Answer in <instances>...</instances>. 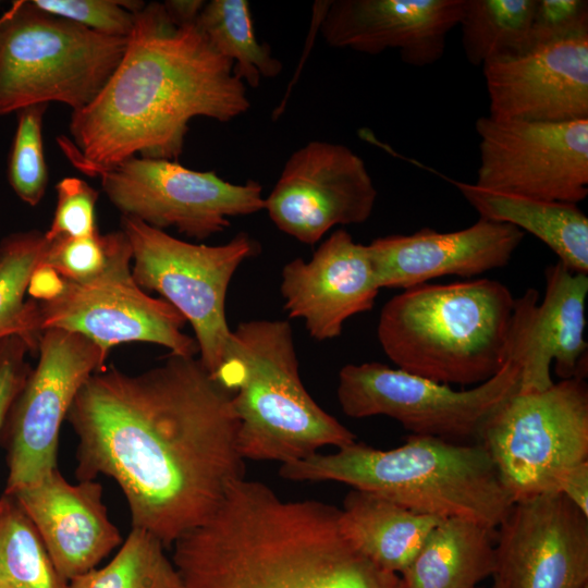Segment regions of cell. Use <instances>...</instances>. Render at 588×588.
<instances>
[{
    "label": "cell",
    "instance_id": "obj_1",
    "mask_svg": "<svg viewBox=\"0 0 588 588\" xmlns=\"http://www.w3.org/2000/svg\"><path fill=\"white\" fill-rule=\"evenodd\" d=\"M66 421L78 440L77 480L113 479L132 528L166 548L208 519L245 477L233 394L196 356L171 354L139 373L103 366Z\"/></svg>",
    "mask_w": 588,
    "mask_h": 588
},
{
    "label": "cell",
    "instance_id": "obj_2",
    "mask_svg": "<svg viewBox=\"0 0 588 588\" xmlns=\"http://www.w3.org/2000/svg\"><path fill=\"white\" fill-rule=\"evenodd\" d=\"M250 107L245 83L196 22L179 23L163 3L135 12L124 54L97 97L73 111L72 140H58L79 171L136 156L176 160L197 117L231 121Z\"/></svg>",
    "mask_w": 588,
    "mask_h": 588
},
{
    "label": "cell",
    "instance_id": "obj_3",
    "mask_svg": "<svg viewBox=\"0 0 588 588\" xmlns=\"http://www.w3.org/2000/svg\"><path fill=\"white\" fill-rule=\"evenodd\" d=\"M339 509L284 501L269 486L234 481L216 512L181 536L180 588H400V576L341 534Z\"/></svg>",
    "mask_w": 588,
    "mask_h": 588
},
{
    "label": "cell",
    "instance_id": "obj_4",
    "mask_svg": "<svg viewBox=\"0 0 588 588\" xmlns=\"http://www.w3.org/2000/svg\"><path fill=\"white\" fill-rule=\"evenodd\" d=\"M516 298L477 279L419 284L380 313L379 343L399 369L443 384H481L512 358Z\"/></svg>",
    "mask_w": 588,
    "mask_h": 588
},
{
    "label": "cell",
    "instance_id": "obj_5",
    "mask_svg": "<svg viewBox=\"0 0 588 588\" xmlns=\"http://www.w3.org/2000/svg\"><path fill=\"white\" fill-rule=\"evenodd\" d=\"M292 481H335L391 500L418 514L460 517L497 529L513 504L479 443L411 434L379 450L355 441L331 454L281 464Z\"/></svg>",
    "mask_w": 588,
    "mask_h": 588
},
{
    "label": "cell",
    "instance_id": "obj_6",
    "mask_svg": "<svg viewBox=\"0 0 588 588\" xmlns=\"http://www.w3.org/2000/svg\"><path fill=\"white\" fill-rule=\"evenodd\" d=\"M212 376L233 394L238 448L245 460L285 464L323 446L339 449L356 441L304 387L287 320L241 322Z\"/></svg>",
    "mask_w": 588,
    "mask_h": 588
},
{
    "label": "cell",
    "instance_id": "obj_7",
    "mask_svg": "<svg viewBox=\"0 0 588 588\" xmlns=\"http://www.w3.org/2000/svg\"><path fill=\"white\" fill-rule=\"evenodd\" d=\"M127 38L98 34L15 1L0 17V117L61 102L88 106L120 63Z\"/></svg>",
    "mask_w": 588,
    "mask_h": 588
},
{
    "label": "cell",
    "instance_id": "obj_8",
    "mask_svg": "<svg viewBox=\"0 0 588 588\" xmlns=\"http://www.w3.org/2000/svg\"><path fill=\"white\" fill-rule=\"evenodd\" d=\"M513 502L555 492L569 468L588 461V385L563 379L516 392L487 420L478 442Z\"/></svg>",
    "mask_w": 588,
    "mask_h": 588
},
{
    "label": "cell",
    "instance_id": "obj_9",
    "mask_svg": "<svg viewBox=\"0 0 588 588\" xmlns=\"http://www.w3.org/2000/svg\"><path fill=\"white\" fill-rule=\"evenodd\" d=\"M121 226L131 245L136 283L160 294L191 323L198 357L213 375L232 334L225 316L230 282L240 265L258 253V243L241 232L222 245L194 244L125 216Z\"/></svg>",
    "mask_w": 588,
    "mask_h": 588
},
{
    "label": "cell",
    "instance_id": "obj_10",
    "mask_svg": "<svg viewBox=\"0 0 588 588\" xmlns=\"http://www.w3.org/2000/svg\"><path fill=\"white\" fill-rule=\"evenodd\" d=\"M520 381V362L512 357L488 381L468 390L369 362L347 364L339 372L338 401L352 418L387 416L416 436L462 443L478 442L492 414Z\"/></svg>",
    "mask_w": 588,
    "mask_h": 588
},
{
    "label": "cell",
    "instance_id": "obj_11",
    "mask_svg": "<svg viewBox=\"0 0 588 588\" xmlns=\"http://www.w3.org/2000/svg\"><path fill=\"white\" fill-rule=\"evenodd\" d=\"M132 249L122 230L112 231V247L105 271L73 283L63 280L51 298L35 301L39 333L62 329L78 333L106 354L117 345L147 342L171 354L196 356L198 345L183 332L185 318L163 298L145 293L132 274Z\"/></svg>",
    "mask_w": 588,
    "mask_h": 588
},
{
    "label": "cell",
    "instance_id": "obj_12",
    "mask_svg": "<svg viewBox=\"0 0 588 588\" xmlns=\"http://www.w3.org/2000/svg\"><path fill=\"white\" fill-rule=\"evenodd\" d=\"M88 175L100 177L103 193L122 216L160 230L175 228L198 241L225 230L232 217L265 209L258 182L233 184L213 170H192L176 160L134 156Z\"/></svg>",
    "mask_w": 588,
    "mask_h": 588
},
{
    "label": "cell",
    "instance_id": "obj_13",
    "mask_svg": "<svg viewBox=\"0 0 588 588\" xmlns=\"http://www.w3.org/2000/svg\"><path fill=\"white\" fill-rule=\"evenodd\" d=\"M37 353L0 437L7 450V494L58 468L61 426L81 388L108 357L87 338L62 329L42 331Z\"/></svg>",
    "mask_w": 588,
    "mask_h": 588
},
{
    "label": "cell",
    "instance_id": "obj_14",
    "mask_svg": "<svg viewBox=\"0 0 588 588\" xmlns=\"http://www.w3.org/2000/svg\"><path fill=\"white\" fill-rule=\"evenodd\" d=\"M480 188L577 204L588 195V119L528 122L480 117Z\"/></svg>",
    "mask_w": 588,
    "mask_h": 588
},
{
    "label": "cell",
    "instance_id": "obj_15",
    "mask_svg": "<svg viewBox=\"0 0 588 588\" xmlns=\"http://www.w3.org/2000/svg\"><path fill=\"white\" fill-rule=\"evenodd\" d=\"M376 199L357 154L342 144L311 140L287 158L265 209L280 231L314 245L335 225L367 221Z\"/></svg>",
    "mask_w": 588,
    "mask_h": 588
},
{
    "label": "cell",
    "instance_id": "obj_16",
    "mask_svg": "<svg viewBox=\"0 0 588 588\" xmlns=\"http://www.w3.org/2000/svg\"><path fill=\"white\" fill-rule=\"evenodd\" d=\"M497 530L500 588H588V515L561 493L513 502Z\"/></svg>",
    "mask_w": 588,
    "mask_h": 588
},
{
    "label": "cell",
    "instance_id": "obj_17",
    "mask_svg": "<svg viewBox=\"0 0 588 588\" xmlns=\"http://www.w3.org/2000/svg\"><path fill=\"white\" fill-rule=\"evenodd\" d=\"M489 117L528 122L588 119V37L482 65Z\"/></svg>",
    "mask_w": 588,
    "mask_h": 588
},
{
    "label": "cell",
    "instance_id": "obj_18",
    "mask_svg": "<svg viewBox=\"0 0 588 588\" xmlns=\"http://www.w3.org/2000/svg\"><path fill=\"white\" fill-rule=\"evenodd\" d=\"M322 3L320 32L326 42L368 54L400 51L413 66L440 60L464 0H333Z\"/></svg>",
    "mask_w": 588,
    "mask_h": 588
},
{
    "label": "cell",
    "instance_id": "obj_19",
    "mask_svg": "<svg viewBox=\"0 0 588 588\" xmlns=\"http://www.w3.org/2000/svg\"><path fill=\"white\" fill-rule=\"evenodd\" d=\"M379 290L368 245L342 229L309 261L295 258L282 269L284 308L289 317L304 320L317 341L340 336L348 318L373 307Z\"/></svg>",
    "mask_w": 588,
    "mask_h": 588
},
{
    "label": "cell",
    "instance_id": "obj_20",
    "mask_svg": "<svg viewBox=\"0 0 588 588\" xmlns=\"http://www.w3.org/2000/svg\"><path fill=\"white\" fill-rule=\"evenodd\" d=\"M524 235L510 223L479 218L453 232L424 228L379 237L368 248L380 289L406 290L440 277H474L505 267Z\"/></svg>",
    "mask_w": 588,
    "mask_h": 588
},
{
    "label": "cell",
    "instance_id": "obj_21",
    "mask_svg": "<svg viewBox=\"0 0 588 588\" xmlns=\"http://www.w3.org/2000/svg\"><path fill=\"white\" fill-rule=\"evenodd\" d=\"M546 291L528 289L518 297L520 334L516 358L520 362L518 392L542 391L553 384L550 366L563 379L586 378L585 305L588 275L571 271L562 262L544 270Z\"/></svg>",
    "mask_w": 588,
    "mask_h": 588
},
{
    "label": "cell",
    "instance_id": "obj_22",
    "mask_svg": "<svg viewBox=\"0 0 588 588\" xmlns=\"http://www.w3.org/2000/svg\"><path fill=\"white\" fill-rule=\"evenodd\" d=\"M39 534L66 580L95 568L123 540L96 480L72 483L58 468L11 494Z\"/></svg>",
    "mask_w": 588,
    "mask_h": 588
},
{
    "label": "cell",
    "instance_id": "obj_23",
    "mask_svg": "<svg viewBox=\"0 0 588 588\" xmlns=\"http://www.w3.org/2000/svg\"><path fill=\"white\" fill-rule=\"evenodd\" d=\"M440 519L352 489L339 509L338 523L343 537L357 551L381 568L401 575Z\"/></svg>",
    "mask_w": 588,
    "mask_h": 588
},
{
    "label": "cell",
    "instance_id": "obj_24",
    "mask_svg": "<svg viewBox=\"0 0 588 588\" xmlns=\"http://www.w3.org/2000/svg\"><path fill=\"white\" fill-rule=\"evenodd\" d=\"M497 529L441 518L400 576V588H475L497 568Z\"/></svg>",
    "mask_w": 588,
    "mask_h": 588
},
{
    "label": "cell",
    "instance_id": "obj_25",
    "mask_svg": "<svg viewBox=\"0 0 588 588\" xmlns=\"http://www.w3.org/2000/svg\"><path fill=\"white\" fill-rule=\"evenodd\" d=\"M480 218L515 225L542 241L573 272L588 274V218L576 204L527 198L451 181Z\"/></svg>",
    "mask_w": 588,
    "mask_h": 588
},
{
    "label": "cell",
    "instance_id": "obj_26",
    "mask_svg": "<svg viewBox=\"0 0 588 588\" xmlns=\"http://www.w3.org/2000/svg\"><path fill=\"white\" fill-rule=\"evenodd\" d=\"M535 0H464L458 22L467 60L476 66L531 50Z\"/></svg>",
    "mask_w": 588,
    "mask_h": 588
},
{
    "label": "cell",
    "instance_id": "obj_27",
    "mask_svg": "<svg viewBox=\"0 0 588 588\" xmlns=\"http://www.w3.org/2000/svg\"><path fill=\"white\" fill-rule=\"evenodd\" d=\"M196 24L215 50L233 63L235 75L245 85L257 87L261 78L281 73L282 62L256 37L248 1L205 2Z\"/></svg>",
    "mask_w": 588,
    "mask_h": 588
},
{
    "label": "cell",
    "instance_id": "obj_28",
    "mask_svg": "<svg viewBox=\"0 0 588 588\" xmlns=\"http://www.w3.org/2000/svg\"><path fill=\"white\" fill-rule=\"evenodd\" d=\"M47 241L39 230L13 232L0 241V340L21 336L30 353L37 352L40 333L35 301L25 299L30 278Z\"/></svg>",
    "mask_w": 588,
    "mask_h": 588
},
{
    "label": "cell",
    "instance_id": "obj_29",
    "mask_svg": "<svg viewBox=\"0 0 588 588\" xmlns=\"http://www.w3.org/2000/svg\"><path fill=\"white\" fill-rule=\"evenodd\" d=\"M0 588H69L35 526L7 493L0 497Z\"/></svg>",
    "mask_w": 588,
    "mask_h": 588
},
{
    "label": "cell",
    "instance_id": "obj_30",
    "mask_svg": "<svg viewBox=\"0 0 588 588\" xmlns=\"http://www.w3.org/2000/svg\"><path fill=\"white\" fill-rule=\"evenodd\" d=\"M164 546L149 532L132 528L112 560L69 580V588H180Z\"/></svg>",
    "mask_w": 588,
    "mask_h": 588
},
{
    "label": "cell",
    "instance_id": "obj_31",
    "mask_svg": "<svg viewBox=\"0 0 588 588\" xmlns=\"http://www.w3.org/2000/svg\"><path fill=\"white\" fill-rule=\"evenodd\" d=\"M48 105L16 112V128L8 160V181L15 195L28 206L45 196L49 172L44 154L42 122Z\"/></svg>",
    "mask_w": 588,
    "mask_h": 588
},
{
    "label": "cell",
    "instance_id": "obj_32",
    "mask_svg": "<svg viewBox=\"0 0 588 588\" xmlns=\"http://www.w3.org/2000/svg\"><path fill=\"white\" fill-rule=\"evenodd\" d=\"M112 232L85 237H58L47 242L39 261L68 282L84 283L100 275L108 266Z\"/></svg>",
    "mask_w": 588,
    "mask_h": 588
},
{
    "label": "cell",
    "instance_id": "obj_33",
    "mask_svg": "<svg viewBox=\"0 0 588 588\" xmlns=\"http://www.w3.org/2000/svg\"><path fill=\"white\" fill-rule=\"evenodd\" d=\"M44 12L69 20L98 34L127 38L135 12L145 2L128 0H32Z\"/></svg>",
    "mask_w": 588,
    "mask_h": 588
},
{
    "label": "cell",
    "instance_id": "obj_34",
    "mask_svg": "<svg viewBox=\"0 0 588 588\" xmlns=\"http://www.w3.org/2000/svg\"><path fill=\"white\" fill-rule=\"evenodd\" d=\"M57 203L47 242L58 237H85L98 233L96 204L99 193L86 181L66 176L56 185Z\"/></svg>",
    "mask_w": 588,
    "mask_h": 588
},
{
    "label": "cell",
    "instance_id": "obj_35",
    "mask_svg": "<svg viewBox=\"0 0 588 588\" xmlns=\"http://www.w3.org/2000/svg\"><path fill=\"white\" fill-rule=\"evenodd\" d=\"M581 37H588V1L535 0L531 49Z\"/></svg>",
    "mask_w": 588,
    "mask_h": 588
},
{
    "label": "cell",
    "instance_id": "obj_36",
    "mask_svg": "<svg viewBox=\"0 0 588 588\" xmlns=\"http://www.w3.org/2000/svg\"><path fill=\"white\" fill-rule=\"evenodd\" d=\"M29 352L19 335L0 340V437L7 415L32 369L26 360Z\"/></svg>",
    "mask_w": 588,
    "mask_h": 588
},
{
    "label": "cell",
    "instance_id": "obj_37",
    "mask_svg": "<svg viewBox=\"0 0 588 588\" xmlns=\"http://www.w3.org/2000/svg\"><path fill=\"white\" fill-rule=\"evenodd\" d=\"M555 492L561 493L588 515V461L569 468L558 481Z\"/></svg>",
    "mask_w": 588,
    "mask_h": 588
},
{
    "label": "cell",
    "instance_id": "obj_38",
    "mask_svg": "<svg viewBox=\"0 0 588 588\" xmlns=\"http://www.w3.org/2000/svg\"><path fill=\"white\" fill-rule=\"evenodd\" d=\"M168 13L179 23L196 22L205 1L201 0H168L163 2Z\"/></svg>",
    "mask_w": 588,
    "mask_h": 588
},
{
    "label": "cell",
    "instance_id": "obj_39",
    "mask_svg": "<svg viewBox=\"0 0 588 588\" xmlns=\"http://www.w3.org/2000/svg\"><path fill=\"white\" fill-rule=\"evenodd\" d=\"M492 588H500V587H499V585H498L495 581H493Z\"/></svg>",
    "mask_w": 588,
    "mask_h": 588
},
{
    "label": "cell",
    "instance_id": "obj_40",
    "mask_svg": "<svg viewBox=\"0 0 588 588\" xmlns=\"http://www.w3.org/2000/svg\"><path fill=\"white\" fill-rule=\"evenodd\" d=\"M475 588H481V587H478V586H477V587H475Z\"/></svg>",
    "mask_w": 588,
    "mask_h": 588
}]
</instances>
